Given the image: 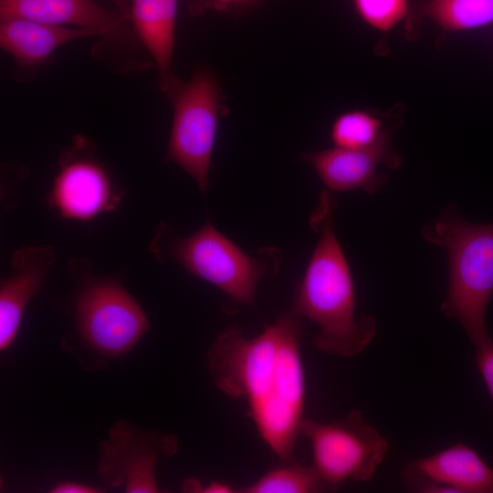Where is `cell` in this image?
Returning <instances> with one entry per match:
<instances>
[{
    "label": "cell",
    "instance_id": "17",
    "mask_svg": "<svg viewBox=\"0 0 493 493\" xmlns=\"http://www.w3.org/2000/svg\"><path fill=\"white\" fill-rule=\"evenodd\" d=\"M243 493H317L332 491L313 465L283 462L255 482L238 488Z\"/></svg>",
    "mask_w": 493,
    "mask_h": 493
},
{
    "label": "cell",
    "instance_id": "5",
    "mask_svg": "<svg viewBox=\"0 0 493 493\" xmlns=\"http://www.w3.org/2000/svg\"><path fill=\"white\" fill-rule=\"evenodd\" d=\"M300 435L310 443L313 466L335 490L346 482H366L383 462L387 439L359 410L331 422L304 418Z\"/></svg>",
    "mask_w": 493,
    "mask_h": 493
},
{
    "label": "cell",
    "instance_id": "19",
    "mask_svg": "<svg viewBox=\"0 0 493 493\" xmlns=\"http://www.w3.org/2000/svg\"><path fill=\"white\" fill-rule=\"evenodd\" d=\"M360 17L371 27L388 32L408 17V0H351Z\"/></svg>",
    "mask_w": 493,
    "mask_h": 493
},
{
    "label": "cell",
    "instance_id": "11",
    "mask_svg": "<svg viewBox=\"0 0 493 493\" xmlns=\"http://www.w3.org/2000/svg\"><path fill=\"white\" fill-rule=\"evenodd\" d=\"M302 159L317 173L331 192L361 189L368 194L378 192L386 177L379 173L381 164L390 169L401 165L402 159L393 150L391 131L384 128L379 139L362 149H331L304 153Z\"/></svg>",
    "mask_w": 493,
    "mask_h": 493
},
{
    "label": "cell",
    "instance_id": "24",
    "mask_svg": "<svg viewBox=\"0 0 493 493\" xmlns=\"http://www.w3.org/2000/svg\"><path fill=\"white\" fill-rule=\"evenodd\" d=\"M110 1L114 4L116 10L121 12L126 18L130 20V17H131L130 0H110Z\"/></svg>",
    "mask_w": 493,
    "mask_h": 493
},
{
    "label": "cell",
    "instance_id": "1",
    "mask_svg": "<svg viewBox=\"0 0 493 493\" xmlns=\"http://www.w3.org/2000/svg\"><path fill=\"white\" fill-rule=\"evenodd\" d=\"M301 332V319L290 312L281 314L253 338L231 325L215 338L207 354L217 389L247 401L259 435L282 462L294 461L304 419Z\"/></svg>",
    "mask_w": 493,
    "mask_h": 493
},
{
    "label": "cell",
    "instance_id": "22",
    "mask_svg": "<svg viewBox=\"0 0 493 493\" xmlns=\"http://www.w3.org/2000/svg\"><path fill=\"white\" fill-rule=\"evenodd\" d=\"M183 489L186 492L203 493H235L239 492L238 488L221 481H212L206 486H202L196 479H189L183 485Z\"/></svg>",
    "mask_w": 493,
    "mask_h": 493
},
{
    "label": "cell",
    "instance_id": "8",
    "mask_svg": "<svg viewBox=\"0 0 493 493\" xmlns=\"http://www.w3.org/2000/svg\"><path fill=\"white\" fill-rule=\"evenodd\" d=\"M177 447L173 435L142 431L118 421L100 445L98 472L110 488L131 493L160 492L155 476L158 458L163 454L173 456Z\"/></svg>",
    "mask_w": 493,
    "mask_h": 493
},
{
    "label": "cell",
    "instance_id": "6",
    "mask_svg": "<svg viewBox=\"0 0 493 493\" xmlns=\"http://www.w3.org/2000/svg\"><path fill=\"white\" fill-rule=\"evenodd\" d=\"M166 251L191 274L244 305L254 304L257 284L268 271L266 259L243 252L209 221L190 236L173 240Z\"/></svg>",
    "mask_w": 493,
    "mask_h": 493
},
{
    "label": "cell",
    "instance_id": "3",
    "mask_svg": "<svg viewBox=\"0 0 493 493\" xmlns=\"http://www.w3.org/2000/svg\"><path fill=\"white\" fill-rule=\"evenodd\" d=\"M424 238L447 254L449 281L440 309L473 345L490 337L486 312L493 294V224L465 220L452 206L423 227Z\"/></svg>",
    "mask_w": 493,
    "mask_h": 493
},
{
    "label": "cell",
    "instance_id": "12",
    "mask_svg": "<svg viewBox=\"0 0 493 493\" xmlns=\"http://www.w3.org/2000/svg\"><path fill=\"white\" fill-rule=\"evenodd\" d=\"M56 260L52 246H24L11 257L12 275L0 284V350L5 351L18 332L26 307L40 289Z\"/></svg>",
    "mask_w": 493,
    "mask_h": 493
},
{
    "label": "cell",
    "instance_id": "21",
    "mask_svg": "<svg viewBox=\"0 0 493 493\" xmlns=\"http://www.w3.org/2000/svg\"><path fill=\"white\" fill-rule=\"evenodd\" d=\"M257 1L259 0H187V3L189 12L193 16H201L208 10L226 11Z\"/></svg>",
    "mask_w": 493,
    "mask_h": 493
},
{
    "label": "cell",
    "instance_id": "7",
    "mask_svg": "<svg viewBox=\"0 0 493 493\" xmlns=\"http://www.w3.org/2000/svg\"><path fill=\"white\" fill-rule=\"evenodd\" d=\"M75 315L85 343L109 357L131 351L149 329L141 306L112 278L85 283L78 293Z\"/></svg>",
    "mask_w": 493,
    "mask_h": 493
},
{
    "label": "cell",
    "instance_id": "4",
    "mask_svg": "<svg viewBox=\"0 0 493 493\" xmlns=\"http://www.w3.org/2000/svg\"><path fill=\"white\" fill-rule=\"evenodd\" d=\"M174 113L166 160L189 173L205 193L220 117L222 90L216 78L198 70L187 81L175 77L165 91Z\"/></svg>",
    "mask_w": 493,
    "mask_h": 493
},
{
    "label": "cell",
    "instance_id": "23",
    "mask_svg": "<svg viewBox=\"0 0 493 493\" xmlns=\"http://www.w3.org/2000/svg\"><path fill=\"white\" fill-rule=\"evenodd\" d=\"M51 492L54 493H96L100 488L79 482L66 481L58 484Z\"/></svg>",
    "mask_w": 493,
    "mask_h": 493
},
{
    "label": "cell",
    "instance_id": "14",
    "mask_svg": "<svg viewBox=\"0 0 493 493\" xmlns=\"http://www.w3.org/2000/svg\"><path fill=\"white\" fill-rule=\"evenodd\" d=\"M97 36L95 32L73 26L45 24L26 18L1 21V47L11 54L20 68H32L44 63L64 44Z\"/></svg>",
    "mask_w": 493,
    "mask_h": 493
},
{
    "label": "cell",
    "instance_id": "16",
    "mask_svg": "<svg viewBox=\"0 0 493 493\" xmlns=\"http://www.w3.org/2000/svg\"><path fill=\"white\" fill-rule=\"evenodd\" d=\"M414 10L417 17H426L446 32L493 23V0H422Z\"/></svg>",
    "mask_w": 493,
    "mask_h": 493
},
{
    "label": "cell",
    "instance_id": "10",
    "mask_svg": "<svg viewBox=\"0 0 493 493\" xmlns=\"http://www.w3.org/2000/svg\"><path fill=\"white\" fill-rule=\"evenodd\" d=\"M405 488L419 493H493V467L471 446L456 444L408 463Z\"/></svg>",
    "mask_w": 493,
    "mask_h": 493
},
{
    "label": "cell",
    "instance_id": "15",
    "mask_svg": "<svg viewBox=\"0 0 493 493\" xmlns=\"http://www.w3.org/2000/svg\"><path fill=\"white\" fill-rule=\"evenodd\" d=\"M131 24L152 57L163 92L176 77L172 71L178 0H130Z\"/></svg>",
    "mask_w": 493,
    "mask_h": 493
},
{
    "label": "cell",
    "instance_id": "13",
    "mask_svg": "<svg viewBox=\"0 0 493 493\" xmlns=\"http://www.w3.org/2000/svg\"><path fill=\"white\" fill-rule=\"evenodd\" d=\"M26 18L45 24L81 27L97 36L121 33L131 21L95 0H0L1 21Z\"/></svg>",
    "mask_w": 493,
    "mask_h": 493
},
{
    "label": "cell",
    "instance_id": "20",
    "mask_svg": "<svg viewBox=\"0 0 493 493\" xmlns=\"http://www.w3.org/2000/svg\"><path fill=\"white\" fill-rule=\"evenodd\" d=\"M475 362L493 401V339L474 345Z\"/></svg>",
    "mask_w": 493,
    "mask_h": 493
},
{
    "label": "cell",
    "instance_id": "18",
    "mask_svg": "<svg viewBox=\"0 0 493 493\" xmlns=\"http://www.w3.org/2000/svg\"><path fill=\"white\" fill-rule=\"evenodd\" d=\"M384 128L382 121L365 110H351L338 116L330 129L335 147L362 149L373 144Z\"/></svg>",
    "mask_w": 493,
    "mask_h": 493
},
{
    "label": "cell",
    "instance_id": "2",
    "mask_svg": "<svg viewBox=\"0 0 493 493\" xmlns=\"http://www.w3.org/2000/svg\"><path fill=\"white\" fill-rule=\"evenodd\" d=\"M336 199L323 190L309 217L320 235L304 277L296 290L289 312L315 322L319 332L314 346L338 357H352L373 340V316L356 317V295L351 272L334 232Z\"/></svg>",
    "mask_w": 493,
    "mask_h": 493
},
{
    "label": "cell",
    "instance_id": "9",
    "mask_svg": "<svg viewBox=\"0 0 493 493\" xmlns=\"http://www.w3.org/2000/svg\"><path fill=\"white\" fill-rule=\"evenodd\" d=\"M77 139L60 159L48 202L60 216L89 220L112 211L119 205V194L106 169L90 153H83Z\"/></svg>",
    "mask_w": 493,
    "mask_h": 493
}]
</instances>
